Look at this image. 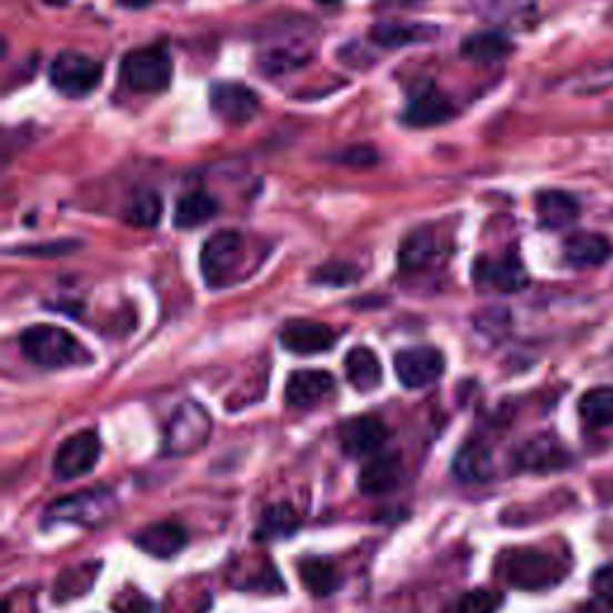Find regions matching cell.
<instances>
[{
	"label": "cell",
	"instance_id": "cell-24",
	"mask_svg": "<svg viewBox=\"0 0 613 613\" xmlns=\"http://www.w3.org/2000/svg\"><path fill=\"white\" fill-rule=\"evenodd\" d=\"M439 34L436 27L426 24H403V22H383L372 29V41L383 49H401L422 41H432Z\"/></svg>",
	"mask_w": 613,
	"mask_h": 613
},
{
	"label": "cell",
	"instance_id": "cell-22",
	"mask_svg": "<svg viewBox=\"0 0 613 613\" xmlns=\"http://www.w3.org/2000/svg\"><path fill=\"white\" fill-rule=\"evenodd\" d=\"M565 262L575 269L600 267L611 257V242L596 233H577L565 240Z\"/></svg>",
	"mask_w": 613,
	"mask_h": 613
},
{
	"label": "cell",
	"instance_id": "cell-12",
	"mask_svg": "<svg viewBox=\"0 0 613 613\" xmlns=\"http://www.w3.org/2000/svg\"><path fill=\"white\" fill-rule=\"evenodd\" d=\"M569 463V449L554 434H540L515 449V465L527 472H559Z\"/></svg>",
	"mask_w": 613,
	"mask_h": 613
},
{
	"label": "cell",
	"instance_id": "cell-8",
	"mask_svg": "<svg viewBox=\"0 0 613 613\" xmlns=\"http://www.w3.org/2000/svg\"><path fill=\"white\" fill-rule=\"evenodd\" d=\"M101 458V439L97 432H80L60 443L53 458V472L58 480L70 482L84 478Z\"/></svg>",
	"mask_w": 613,
	"mask_h": 613
},
{
	"label": "cell",
	"instance_id": "cell-2",
	"mask_svg": "<svg viewBox=\"0 0 613 613\" xmlns=\"http://www.w3.org/2000/svg\"><path fill=\"white\" fill-rule=\"evenodd\" d=\"M569 569L551 554L536 549H515L501 559V575L517 590H546L565 577Z\"/></svg>",
	"mask_w": 613,
	"mask_h": 613
},
{
	"label": "cell",
	"instance_id": "cell-1",
	"mask_svg": "<svg viewBox=\"0 0 613 613\" xmlns=\"http://www.w3.org/2000/svg\"><path fill=\"white\" fill-rule=\"evenodd\" d=\"M20 348L24 358L43 366V370H66V366L82 364L89 360V352L74 341L66 329L53 324H37L22 331Z\"/></svg>",
	"mask_w": 613,
	"mask_h": 613
},
{
	"label": "cell",
	"instance_id": "cell-32",
	"mask_svg": "<svg viewBox=\"0 0 613 613\" xmlns=\"http://www.w3.org/2000/svg\"><path fill=\"white\" fill-rule=\"evenodd\" d=\"M499 596L489 590H472L465 592L460 600L453 602L449 613H496Z\"/></svg>",
	"mask_w": 613,
	"mask_h": 613
},
{
	"label": "cell",
	"instance_id": "cell-23",
	"mask_svg": "<svg viewBox=\"0 0 613 613\" xmlns=\"http://www.w3.org/2000/svg\"><path fill=\"white\" fill-rule=\"evenodd\" d=\"M345 374L352 389H358L360 393H370L379 389V383L383 379L381 372V362L374 355V350L370 348H352L345 355Z\"/></svg>",
	"mask_w": 613,
	"mask_h": 613
},
{
	"label": "cell",
	"instance_id": "cell-25",
	"mask_svg": "<svg viewBox=\"0 0 613 613\" xmlns=\"http://www.w3.org/2000/svg\"><path fill=\"white\" fill-rule=\"evenodd\" d=\"M298 575L300 582L304 585L306 592H312L314 596H326L339 590V571H335V565L326 559H300L298 563Z\"/></svg>",
	"mask_w": 613,
	"mask_h": 613
},
{
	"label": "cell",
	"instance_id": "cell-14",
	"mask_svg": "<svg viewBox=\"0 0 613 613\" xmlns=\"http://www.w3.org/2000/svg\"><path fill=\"white\" fill-rule=\"evenodd\" d=\"M386 439H389L386 424L372 415L348 420L339 429V443H341L343 453L350 458H362V455L376 453Z\"/></svg>",
	"mask_w": 613,
	"mask_h": 613
},
{
	"label": "cell",
	"instance_id": "cell-10",
	"mask_svg": "<svg viewBox=\"0 0 613 613\" xmlns=\"http://www.w3.org/2000/svg\"><path fill=\"white\" fill-rule=\"evenodd\" d=\"M211 111L228 125H244L259 111L257 91L240 82H217L209 89Z\"/></svg>",
	"mask_w": 613,
	"mask_h": 613
},
{
	"label": "cell",
	"instance_id": "cell-7",
	"mask_svg": "<svg viewBox=\"0 0 613 613\" xmlns=\"http://www.w3.org/2000/svg\"><path fill=\"white\" fill-rule=\"evenodd\" d=\"M101 77H103V66L99 60L77 51H63L49 68L51 84L60 91V94L70 99L89 97L91 91L101 84Z\"/></svg>",
	"mask_w": 613,
	"mask_h": 613
},
{
	"label": "cell",
	"instance_id": "cell-26",
	"mask_svg": "<svg viewBox=\"0 0 613 613\" xmlns=\"http://www.w3.org/2000/svg\"><path fill=\"white\" fill-rule=\"evenodd\" d=\"M298 527H300V517L293 505L275 503V505H269V509L262 513V517H259L257 540L259 542L283 540V536L295 534Z\"/></svg>",
	"mask_w": 613,
	"mask_h": 613
},
{
	"label": "cell",
	"instance_id": "cell-9",
	"mask_svg": "<svg viewBox=\"0 0 613 613\" xmlns=\"http://www.w3.org/2000/svg\"><path fill=\"white\" fill-rule=\"evenodd\" d=\"M393 366L398 381H401L405 389H424L429 383L441 379L443 370H446V360H443L441 352L432 345H415L398 350L393 358Z\"/></svg>",
	"mask_w": 613,
	"mask_h": 613
},
{
	"label": "cell",
	"instance_id": "cell-37",
	"mask_svg": "<svg viewBox=\"0 0 613 613\" xmlns=\"http://www.w3.org/2000/svg\"><path fill=\"white\" fill-rule=\"evenodd\" d=\"M381 8H410V6H420L424 0H376Z\"/></svg>",
	"mask_w": 613,
	"mask_h": 613
},
{
	"label": "cell",
	"instance_id": "cell-35",
	"mask_svg": "<svg viewBox=\"0 0 613 613\" xmlns=\"http://www.w3.org/2000/svg\"><path fill=\"white\" fill-rule=\"evenodd\" d=\"M113 611L115 613H153L157 609H153V602L144 592L128 587L113 600Z\"/></svg>",
	"mask_w": 613,
	"mask_h": 613
},
{
	"label": "cell",
	"instance_id": "cell-15",
	"mask_svg": "<svg viewBox=\"0 0 613 613\" xmlns=\"http://www.w3.org/2000/svg\"><path fill=\"white\" fill-rule=\"evenodd\" d=\"M335 339H339L335 331L326 324H319V321L295 319L281 329V345L290 352H298V355H314V352L331 350Z\"/></svg>",
	"mask_w": 613,
	"mask_h": 613
},
{
	"label": "cell",
	"instance_id": "cell-34",
	"mask_svg": "<svg viewBox=\"0 0 613 613\" xmlns=\"http://www.w3.org/2000/svg\"><path fill=\"white\" fill-rule=\"evenodd\" d=\"M333 163L350 165V168H370L379 161V153L372 147L355 144V147H345L341 151H335L329 157Z\"/></svg>",
	"mask_w": 613,
	"mask_h": 613
},
{
	"label": "cell",
	"instance_id": "cell-31",
	"mask_svg": "<svg viewBox=\"0 0 613 613\" xmlns=\"http://www.w3.org/2000/svg\"><path fill=\"white\" fill-rule=\"evenodd\" d=\"M161 217H163V202H161L159 192H153V190L134 192L125 207V221L137 228L159 225Z\"/></svg>",
	"mask_w": 613,
	"mask_h": 613
},
{
	"label": "cell",
	"instance_id": "cell-19",
	"mask_svg": "<svg viewBox=\"0 0 613 613\" xmlns=\"http://www.w3.org/2000/svg\"><path fill=\"white\" fill-rule=\"evenodd\" d=\"M453 115L451 101L441 94V91L426 87L418 97H412L408 103L403 120L412 128H432L439 122H446Z\"/></svg>",
	"mask_w": 613,
	"mask_h": 613
},
{
	"label": "cell",
	"instance_id": "cell-18",
	"mask_svg": "<svg viewBox=\"0 0 613 613\" xmlns=\"http://www.w3.org/2000/svg\"><path fill=\"white\" fill-rule=\"evenodd\" d=\"M403 478V465L395 455H376L366 463L358 478L360 492L366 496L391 494Z\"/></svg>",
	"mask_w": 613,
	"mask_h": 613
},
{
	"label": "cell",
	"instance_id": "cell-6",
	"mask_svg": "<svg viewBox=\"0 0 613 613\" xmlns=\"http://www.w3.org/2000/svg\"><path fill=\"white\" fill-rule=\"evenodd\" d=\"M244 257V240L238 230H219L213 233L199 254V269L209 288H221L230 283L235 271L242 264Z\"/></svg>",
	"mask_w": 613,
	"mask_h": 613
},
{
	"label": "cell",
	"instance_id": "cell-4",
	"mask_svg": "<svg viewBox=\"0 0 613 613\" xmlns=\"http://www.w3.org/2000/svg\"><path fill=\"white\" fill-rule=\"evenodd\" d=\"M209 436H211L209 412L194 401H185L175 408L171 424L165 429L163 453L175 458L192 455L199 449L207 446Z\"/></svg>",
	"mask_w": 613,
	"mask_h": 613
},
{
	"label": "cell",
	"instance_id": "cell-36",
	"mask_svg": "<svg viewBox=\"0 0 613 613\" xmlns=\"http://www.w3.org/2000/svg\"><path fill=\"white\" fill-rule=\"evenodd\" d=\"M314 281L329 285H348L358 281V269H352L348 264H329L314 273Z\"/></svg>",
	"mask_w": 613,
	"mask_h": 613
},
{
	"label": "cell",
	"instance_id": "cell-17",
	"mask_svg": "<svg viewBox=\"0 0 613 613\" xmlns=\"http://www.w3.org/2000/svg\"><path fill=\"white\" fill-rule=\"evenodd\" d=\"M134 544L157 559H171L185 549L188 532L182 530V525L165 520V523H153L142 532H137Z\"/></svg>",
	"mask_w": 613,
	"mask_h": 613
},
{
	"label": "cell",
	"instance_id": "cell-13",
	"mask_svg": "<svg viewBox=\"0 0 613 613\" xmlns=\"http://www.w3.org/2000/svg\"><path fill=\"white\" fill-rule=\"evenodd\" d=\"M335 391V379L321 370H300L285 383V403L293 410H312Z\"/></svg>",
	"mask_w": 613,
	"mask_h": 613
},
{
	"label": "cell",
	"instance_id": "cell-33",
	"mask_svg": "<svg viewBox=\"0 0 613 613\" xmlns=\"http://www.w3.org/2000/svg\"><path fill=\"white\" fill-rule=\"evenodd\" d=\"M592 604L600 611H613V563L592 575Z\"/></svg>",
	"mask_w": 613,
	"mask_h": 613
},
{
	"label": "cell",
	"instance_id": "cell-5",
	"mask_svg": "<svg viewBox=\"0 0 613 613\" xmlns=\"http://www.w3.org/2000/svg\"><path fill=\"white\" fill-rule=\"evenodd\" d=\"M115 513V496L109 489H89L51 503L46 523H70L82 527H99Z\"/></svg>",
	"mask_w": 613,
	"mask_h": 613
},
{
	"label": "cell",
	"instance_id": "cell-21",
	"mask_svg": "<svg viewBox=\"0 0 613 613\" xmlns=\"http://www.w3.org/2000/svg\"><path fill=\"white\" fill-rule=\"evenodd\" d=\"M580 207L575 197L561 190H546L536 197V219L546 230H563L577 221Z\"/></svg>",
	"mask_w": 613,
	"mask_h": 613
},
{
	"label": "cell",
	"instance_id": "cell-39",
	"mask_svg": "<svg viewBox=\"0 0 613 613\" xmlns=\"http://www.w3.org/2000/svg\"><path fill=\"white\" fill-rule=\"evenodd\" d=\"M319 3H324V6H333V3H339V0H319Z\"/></svg>",
	"mask_w": 613,
	"mask_h": 613
},
{
	"label": "cell",
	"instance_id": "cell-20",
	"mask_svg": "<svg viewBox=\"0 0 613 613\" xmlns=\"http://www.w3.org/2000/svg\"><path fill=\"white\" fill-rule=\"evenodd\" d=\"M455 480L465 484H482L494 474V458L484 443L470 441L453 458Z\"/></svg>",
	"mask_w": 613,
	"mask_h": 613
},
{
	"label": "cell",
	"instance_id": "cell-38",
	"mask_svg": "<svg viewBox=\"0 0 613 613\" xmlns=\"http://www.w3.org/2000/svg\"><path fill=\"white\" fill-rule=\"evenodd\" d=\"M118 3L128 10H142V8H149L153 0H118Z\"/></svg>",
	"mask_w": 613,
	"mask_h": 613
},
{
	"label": "cell",
	"instance_id": "cell-30",
	"mask_svg": "<svg viewBox=\"0 0 613 613\" xmlns=\"http://www.w3.org/2000/svg\"><path fill=\"white\" fill-rule=\"evenodd\" d=\"M580 420L590 429H602L613 424V386L590 389L577 403Z\"/></svg>",
	"mask_w": 613,
	"mask_h": 613
},
{
	"label": "cell",
	"instance_id": "cell-11",
	"mask_svg": "<svg viewBox=\"0 0 613 613\" xmlns=\"http://www.w3.org/2000/svg\"><path fill=\"white\" fill-rule=\"evenodd\" d=\"M310 46L306 39L295 32H281L267 41L264 51L259 53V68L267 74H285L302 68L310 60Z\"/></svg>",
	"mask_w": 613,
	"mask_h": 613
},
{
	"label": "cell",
	"instance_id": "cell-27",
	"mask_svg": "<svg viewBox=\"0 0 613 613\" xmlns=\"http://www.w3.org/2000/svg\"><path fill=\"white\" fill-rule=\"evenodd\" d=\"M460 51H463L468 60L489 66V63H499V60L509 56L513 51V43L503 32H480V34H472Z\"/></svg>",
	"mask_w": 613,
	"mask_h": 613
},
{
	"label": "cell",
	"instance_id": "cell-16",
	"mask_svg": "<svg viewBox=\"0 0 613 613\" xmlns=\"http://www.w3.org/2000/svg\"><path fill=\"white\" fill-rule=\"evenodd\" d=\"M474 275H478V283L494 288L499 293H517L527 285V271L515 254H505L496 262L480 259L478 267H474Z\"/></svg>",
	"mask_w": 613,
	"mask_h": 613
},
{
	"label": "cell",
	"instance_id": "cell-3",
	"mask_svg": "<svg viewBox=\"0 0 613 613\" xmlns=\"http://www.w3.org/2000/svg\"><path fill=\"white\" fill-rule=\"evenodd\" d=\"M120 77L137 94H159L171 84L173 60L163 43L142 46L122 58Z\"/></svg>",
	"mask_w": 613,
	"mask_h": 613
},
{
	"label": "cell",
	"instance_id": "cell-29",
	"mask_svg": "<svg viewBox=\"0 0 613 613\" xmlns=\"http://www.w3.org/2000/svg\"><path fill=\"white\" fill-rule=\"evenodd\" d=\"M219 213V202L207 192H190L185 197H180V202L175 207V225L188 230L204 225Z\"/></svg>",
	"mask_w": 613,
	"mask_h": 613
},
{
	"label": "cell",
	"instance_id": "cell-28",
	"mask_svg": "<svg viewBox=\"0 0 613 613\" xmlns=\"http://www.w3.org/2000/svg\"><path fill=\"white\" fill-rule=\"evenodd\" d=\"M436 254V238L429 228H420L415 233H410L398 252V264L403 271H420L424 269L432 257Z\"/></svg>",
	"mask_w": 613,
	"mask_h": 613
}]
</instances>
